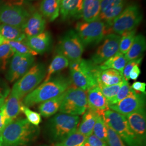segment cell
<instances>
[{
	"instance_id": "obj_37",
	"label": "cell",
	"mask_w": 146,
	"mask_h": 146,
	"mask_svg": "<svg viewBox=\"0 0 146 146\" xmlns=\"http://www.w3.org/2000/svg\"><path fill=\"white\" fill-rule=\"evenodd\" d=\"M21 111L26 115L27 120L33 125L38 126L41 122V117L39 113L30 110L28 107L22 104Z\"/></svg>"
},
{
	"instance_id": "obj_4",
	"label": "cell",
	"mask_w": 146,
	"mask_h": 146,
	"mask_svg": "<svg viewBox=\"0 0 146 146\" xmlns=\"http://www.w3.org/2000/svg\"><path fill=\"white\" fill-rule=\"evenodd\" d=\"M80 118L78 116L58 113L48 121L46 125V134L54 144L64 139L77 131Z\"/></svg>"
},
{
	"instance_id": "obj_42",
	"label": "cell",
	"mask_w": 146,
	"mask_h": 146,
	"mask_svg": "<svg viewBox=\"0 0 146 146\" xmlns=\"http://www.w3.org/2000/svg\"><path fill=\"white\" fill-rule=\"evenodd\" d=\"M85 142L88 143L91 146H108L106 142L100 140L93 134L86 137Z\"/></svg>"
},
{
	"instance_id": "obj_52",
	"label": "cell",
	"mask_w": 146,
	"mask_h": 146,
	"mask_svg": "<svg viewBox=\"0 0 146 146\" xmlns=\"http://www.w3.org/2000/svg\"><path fill=\"white\" fill-rule=\"evenodd\" d=\"M84 146V145H82V146Z\"/></svg>"
},
{
	"instance_id": "obj_14",
	"label": "cell",
	"mask_w": 146,
	"mask_h": 146,
	"mask_svg": "<svg viewBox=\"0 0 146 146\" xmlns=\"http://www.w3.org/2000/svg\"><path fill=\"white\" fill-rule=\"evenodd\" d=\"M35 61L34 56L14 54L11 58L6 77L11 82L22 78L31 68Z\"/></svg>"
},
{
	"instance_id": "obj_44",
	"label": "cell",
	"mask_w": 146,
	"mask_h": 146,
	"mask_svg": "<svg viewBox=\"0 0 146 146\" xmlns=\"http://www.w3.org/2000/svg\"><path fill=\"white\" fill-rule=\"evenodd\" d=\"M7 125V124L6 123V119L4 111V107L3 105L0 108V134Z\"/></svg>"
},
{
	"instance_id": "obj_15",
	"label": "cell",
	"mask_w": 146,
	"mask_h": 146,
	"mask_svg": "<svg viewBox=\"0 0 146 146\" xmlns=\"http://www.w3.org/2000/svg\"><path fill=\"white\" fill-rule=\"evenodd\" d=\"M131 131L142 146H146V116L145 108L125 115Z\"/></svg>"
},
{
	"instance_id": "obj_49",
	"label": "cell",
	"mask_w": 146,
	"mask_h": 146,
	"mask_svg": "<svg viewBox=\"0 0 146 146\" xmlns=\"http://www.w3.org/2000/svg\"><path fill=\"white\" fill-rule=\"evenodd\" d=\"M58 1L59 2H60V3H61V1H62V0H58Z\"/></svg>"
},
{
	"instance_id": "obj_51",
	"label": "cell",
	"mask_w": 146,
	"mask_h": 146,
	"mask_svg": "<svg viewBox=\"0 0 146 146\" xmlns=\"http://www.w3.org/2000/svg\"><path fill=\"white\" fill-rule=\"evenodd\" d=\"M29 1H34V0H29Z\"/></svg>"
},
{
	"instance_id": "obj_39",
	"label": "cell",
	"mask_w": 146,
	"mask_h": 146,
	"mask_svg": "<svg viewBox=\"0 0 146 146\" xmlns=\"http://www.w3.org/2000/svg\"><path fill=\"white\" fill-rule=\"evenodd\" d=\"M123 81L120 83L110 86H99L101 89L103 95L104 97L107 100L110 99L114 97L116 94L117 93L118 91L119 90L120 87H121L122 84H123Z\"/></svg>"
},
{
	"instance_id": "obj_23",
	"label": "cell",
	"mask_w": 146,
	"mask_h": 146,
	"mask_svg": "<svg viewBox=\"0 0 146 146\" xmlns=\"http://www.w3.org/2000/svg\"><path fill=\"white\" fill-rule=\"evenodd\" d=\"M60 3L58 0H42L40 5V13L50 22L55 20L60 15Z\"/></svg>"
},
{
	"instance_id": "obj_31",
	"label": "cell",
	"mask_w": 146,
	"mask_h": 146,
	"mask_svg": "<svg viewBox=\"0 0 146 146\" xmlns=\"http://www.w3.org/2000/svg\"><path fill=\"white\" fill-rule=\"evenodd\" d=\"M86 139L85 136L76 131L62 141L55 143L54 146H81Z\"/></svg>"
},
{
	"instance_id": "obj_9",
	"label": "cell",
	"mask_w": 146,
	"mask_h": 146,
	"mask_svg": "<svg viewBox=\"0 0 146 146\" xmlns=\"http://www.w3.org/2000/svg\"><path fill=\"white\" fill-rule=\"evenodd\" d=\"M88 108L86 91L78 88H69L64 94L60 106V113L68 115H82Z\"/></svg>"
},
{
	"instance_id": "obj_28",
	"label": "cell",
	"mask_w": 146,
	"mask_h": 146,
	"mask_svg": "<svg viewBox=\"0 0 146 146\" xmlns=\"http://www.w3.org/2000/svg\"><path fill=\"white\" fill-rule=\"evenodd\" d=\"M127 63L125 55L118 52L114 56L99 65V67L101 70L108 69H114L122 74Z\"/></svg>"
},
{
	"instance_id": "obj_19",
	"label": "cell",
	"mask_w": 146,
	"mask_h": 146,
	"mask_svg": "<svg viewBox=\"0 0 146 146\" xmlns=\"http://www.w3.org/2000/svg\"><path fill=\"white\" fill-rule=\"evenodd\" d=\"M83 0H62L60 14L63 21L81 17Z\"/></svg>"
},
{
	"instance_id": "obj_24",
	"label": "cell",
	"mask_w": 146,
	"mask_h": 146,
	"mask_svg": "<svg viewBox=\"0 0 146 146\" xmlns=\"http://www.w3.org/2000/svg\"><path fill=\"white\" fill-rule=\"evenodd\" d=\"M146 40L143 35H136L128 51L125 54L127 62L141 58L146 50Z\"/></svg>"
},
{
	"instance_id": "obj_25",
	"label": "cell",
	"mask_w": 146,
	"mask_h": 146,
	"mask_svg": "<svg viewBox=\"0 0 146 146\" xmlns=\"http://www.w3.org/2000/svg\"><path fill=\"white\" fill-rule=\"evenodd\" d=\"M123 80L122 74L112 69L100 70L98 78V86H110L119 84Z\"/></svg>"
},
{
	"instance_id": "obj_16",
	"label": "cell",
	"mask_w": 146,
	"mask_h": 146,
	"mask_svg": "<svg viewBox=\"0 0 146 146\" xmlns=\"http://www.w3.org/2000/svg\"><path fill=\"white\" fill-rule=\"evenodd\" d=\"M88 108L99 115H103L105 111L109 110L106 98L99 86H95L87 92Z\"/></svg>"
},
{
	"instance_id": "obj_32",
	"label": "cell",
	"mask_w": 146,
	"mask_h": 146,
	"mask_svg": "<svg viewBox=\"0 0 146 146\" xmlns=\"http://www.w3.org/2000/svg\"><path fill=\"white\" fill-rule=\"evenodd\" d=\"M9 45L14 54L20 55H31L32 56H36L37 53L33 50L25 41H5V42Z\"/></svg>"
},
{
	"instance_id": "obj_3",
	"label": "cell",
	"mask_w": 146,
	"mask_h": 146,
	"mask_svg": "<svg viewBox=\"0 0 146 146\" xmlns=\"http://www.w3.org/2000/svg\"><path fill=\"white\" fill-rule=\"evenodd\" d=\"M69 66L70 78L75 88L88 91L98 85V78L101 70L99 65L90 60L81 58L78 61H70Z\"/></svg>"
},
{
	"instance_id": "obj_18",
	"label": "cell",
	"mask_w": 146,
	"mask_h": 146,
	"mask_svg": "<svg viewBox=\"0 0 146 146\" xmlns=\"http://www.w3.org/2000/svg\"><path fill=\"white\" fill-rule=\"evenodd\" d=\"M52 41V36L50 33L43 31L36 36L27 37L24 41L37 54H42L46 52L49 49Z\"/></svg>"
},
{
	"instance_id": "obj_48",
	"label": "cell",
	"mask_w": 146,
	"mask_h": 146,
	"mask_svg": "<svg viewBox=\"0 0 146 146\" xmlns=\"http://www.w3.org/2000/svg\"><path fill=\"white\" fill-rule=\"evenodd\" d=\"M83 145H84V146H91L89 145V144L88 143H87V142H85V141H84V142Z\"/></svg>"
},
{
	"instance_id": "obj_40",
	"label": "cell",
	"mask_w": 146,
	"mask_h": 146,
	"mask_svg": "<svg viewBox=\"0 0 146 146\" xmlns=\"http://www.w3.org/2000/svg\"><path fill=\"white\" fill-rule=\"evenodd\" d=\"M127 0H101L100 13H102L110 8L117 7L122 4L127 3Z\"/></svg>"
},
{
	"instance_id": "obj_29",
	"label": "cell",
	"mask_w": 146,
	"mask_h": 146,
	"mask_svg": "<svg viewBox=\"0 0 146 146\" xmlns=\"http://www.w3.org/2000/svg\"><path fill=\"white\" fill-rule=\"evenodd\" d=\"M69 61L62 55L57 54L53 58L47 69L43 82H46L52 77V75L69 66Z\"/></svg>"
},
{
	"instance_id": "obj_2",
	"label": "cell",
	"mask_w": 146,
	"mask_h": 146,
	"mask_svg": "<svg viewBox=\"0 0 146 146\" xmlns=\"http://www.w3.org/2000/svg\"><path fill=\"white\" fill-rule=\"evenodd\" d=\"M70 78L63 75L51 78L27 94L22 104L29 107L43 102L64 93L72 86Z\"/></svg>"
},
{
	"instance_id": "obj_11",
	"label": "cell",
	"mask_w": 146,
	"mask_h": 146,
	"mask_svg": "<svg viewBox=\"0 0 146 146\" xmlns=\"http://www.w3.org/2000/svg\"><path fill=\"white\" fill-rule=\"evenodd\" d=\"M84 46L75 31H67L60 40L56 52L62 55L70 61H76L82 58Z\"/></svg>"
},
{
	"instance_id": "obj_1",
	"label": "cell",
	"mask_w": 146,
	"mask_h": 146,
	"mask_svg": "<svg viewBox=\"0 0 146 146\" xmlns=\"http://www.w3.org/2000/svg\"><path fill=\"white\" fill-rule=\"evenodd\" d=\"M40 134L38 126L27 119L13 121L0 134V146H27L35 141Z\"/></svg>"
},
{
	"instance_id": "obj_41",
	"label": "cell",
	"mask_w": 146,
	"mask_h": 146,
	"mask_svg": "<svg viewBox=\"0 0 146 146\" xmlns=\"http://www.w3.org/2000/svg\"><path fill=\"white\" fill-rule=\"evenodd\" d=\"M142 58H143L142 57H141V58L133 60L127 62L122 73V76H123V79H125L127 81L129 80V74L132 68L135 65H139L142 61Z\"/></svg>"
},
{
	"instance_id": "obj_13",
	"label": "cell",
	"mask_w": 146,
	"mask_h": 146,
	"mask_svg": "<svg viewBox=\"0 0 146 146\" xmlns=\"http://www.w3.org/2000/svg\"><path fill=\"white\" fill-rule=\"evenodd\" d=\"M121 35L111 33L104 37L103 42L92 56L90 61L100 65L119 52Z\"/></svg>"
},
{
	"instance_id": "obj_20",
	"label": "cell",
	"mask_w": 146,
	"mask_h": 146,
	"mask_svg": "<svg viewBox=\"0 0 146 146\" xmlns=\"http://www.w3.org/2000/svg\"><path fill=\"white\" fill-rule=\"evenodd\" d=\"M22 104L21 99L15 95L11 93L9 95L8 99L5 100L3 107L7 125L13 121L15 120L17 116L19 115L21 111Z\"/></svg>"
},
{
	"instance_id": "obj_17",
	"label": "cell",
	"mask_w": 146,
	"mask_h": 146,
	"mask_svg": "<svg viewBox=\"0 0 146 146\" xmlns=\"http://www.w3.org/2000/svg\"><path fill=\"white\" fill-rule=\"evenodd\" d=\"M46 25V19L40 13L35 11L31 13L22 29L26 37L34 36L44 31Z\"/></svg>"
},
{
	"instance_id": "obj_43",
	"label": "cell",
	"mask_w": 146,
	"mask_h": 146,
	"mask_svg": "<svg viewBox=\"0 0 146 146\" xmlns=\"http://www.w3.org/2000/svg\"><path fill=\"white\" fill-rule=\"evenodd\" d=\"M146 83L137 81L132 84L131 88L137 92H140L141 93L146 94Z\"/></svg>"
},
{
	"instance_id": "obj_7",
	"label": "cell",
	"mask_w": 146,
	"mask_h": 146,
	"mask_svg": "<svg viewBox=\"0 0 146 146\" xmlns=\"http://www.w3.org/2000/svg\"><path fill=\"white\" fill-rule=\"evenodd\" d=\"M0 4V22L22 28L31 13L23 5L25 0H11Z\"/></svg>"
},
{
	"instance_id": "obj_12",
	"label": "cell",
	"mask_w": 146,
	"mask_h": 146,
	"mask_svg": "<svg viewBox=\"0 0 146 146\" xmlns=\"http://www.w3.org/2000/svg\"><path fill=\"white\" fill-rule=\"evenodd\" d=\"M146 94L137 92L131 88L128 95L116 104L109 106V110L123 115H127L145 108Z\"/></svg>"
},
{
	"instance_id": "obj_27",
	"label": "cell",
	"mask_w": 146,
	"mask_h": 146,
	"mask_svg": "<svg viewBox=\"0 0 146 146\" xmlns=\"http://www.w3.org/2000/svg\"><path fill=\"white\" fill-rule=\"evenodd\" d=\"M0 34L5 41H24L27 37L21 28L2 23L0 25Z\"/></svg>"
},
{
	"instance_id": "obj_21",
	"label": "cell",
	"mask_w": 146,
	"mask_h": 146,
	"mask_svg": "<svg viewBox=\"0 0 146 146\" xmlns=\"http://www.w3.org/2000/svg\"><path fill=\"white\" fill-rule=\"evenodd\" d=\"M101 0H83L81 17L85 22L98 20L101 11Z\"/></svg>"
},
{
	"instance_id": "obj_5",
	"label": "cell",
	"mask_w": 146,
	"mask_h": 146,
	"mask_svg": "<svg viewBox=\"0 0 146 146\" xmlns=\"http://www.w3.org/2000/svg\"><path fill=\"white\" fill-rule=\"evenodd\" d=\"M75 31L84 47L96 45L106 35L113 33L111 28L99 19L90 22H78L75 26Z\"/></svg>"
},
{
	"instance_id": "obj_26",
	"label": "cell",
	"mask_w": 146,
	"mask_h": 146,
	"mask_svg": "<svg viewBox=\"0 0 146 146\" xmlns=\"http://www.w3.org/2000/svg\"><path fill=\"white\" fill-rule=\"evenodd\" d=\"M64 93L41 103L38 107V111L40 115L44 117H48L55 114L59 110L60 106L62 103Z\"/></svg>"
},
{
	"instance_id": "obj_35",
	"label": "cell",
	"mask_w": 146,
	"mask_h": 146,
	"mask_svg": "<svg viewBox=\"0 0 146 146\" xmlns=\"http://www.w3.org/2000/svg\"><path fill=\"white\" fill-rule=\"evenodd\" d=\"M14 54V52L7 43L4 42L0 46V70L5 69L9 60Z\"/></svg>"
},
{
	"instance_id": "obj_10",
	"label": "cell",
	"mask_w": 146,
	"mask_h": 146,
	"mask_svg": "<svg viewBox=\"0 0 146 146\" xmlns=\"http://www.w3.org/2000/svg\"><path fill=\"white\" fill-rule=\"evenodd\" d=\"M142 19L143 15L139 5L131 4L126 6L113 22L111 26L112 33L121 35L125 32L134 30Z\"/></svg>"
},
{
	"instance_id": "obj_38",
	"label": "cell",
	"mask_w": 146,
	"mask_h": 146,
	"mask_svg": "<svg viewBox=\"0 0 146 146\" xmlns=\"http://www.w3.org/2000/svg\"><path fill=\"white\" fill-rule=\"evenodd\" d=\"M108 146H126L120 136L114 130L107 125V142Z\"/></svg>"
},
{
	"instance_id": "obj_33",
	"label": "cell",
	"mask_w": 146,
	"mask_h": 146,
	"mask_svg": "<svg viewBox=\"0 0 146 146\" xmlns=\"http://www.w3.org/2000/svg\"><path fill=\"white\" fill-rule=\"evenodd\" d=\"M93 133V134L107 143V125L105 122L103 115L98 116L94 126Z\"/></svg>"
},
{
	"instance_id": "obj_8",
	"label": "cell",
	"mask_w": 146,
	"mask_h": 146,
	"mask_svg": "<svg viewBox=\"0 0 146 146\" xmlns=\"http://www.w3.org/2000/svg\"><path fill=\"white\" fill-rule=\"evenodd\" d=\"M107 125L120 136L126 146H142L131 131L125 115L108 110L103 113Z\"/></svg>"
},
{
	"instance_id": "obj_46",
	"label": "cell",
	"mask_w": 146,
	"mask_h": 146,
	"mask_svg": "<svg viewBox=\"0 0 146 146\" xmlns=\"http://www.w3.org/2000/svg\"><path fill=\"white\" fill-rule=\"evenodd\" d=\"M9 92H6L5 94H2L1 93H0V108H1V107L5 104V100L6 98L7 97V96L9 94Z\"/></svg>"
},
{
	"instance_id": "obj_45",
	"label": "cell",
	"mask_w": 146,
	"mask_h": 146,
	"mask_svg": "<svg viewBox=\"0 0 146 146\" xmlns=\"http://www.w3.org/2000/svg\"><path fill=\"white\" fill-rule=\"evenodd\" d=\"M141 74V70L139 68V65H135L134 66L129 74V80H136L139 78Z\"/></svg>"
},
{
	"instance_id": "obj_36",
	"label": "cell",
	"mask_w": 146,
	"mask_h": 146,
	"mask_svg": "<svg viewBox=\"0 0 146 146\" xmlns=\"http://www.w3.org/2000/svg\"><path fill=\"white\" fill-rule=\"evenodd\" d=\"M131 88V87L128 83V82L125 80V79H123V84H122L121 87H120V89L118 91L117 93L113 98L107 100L108 106H109L111 105L116 104L121 101V100L125 99V97L128 95Z\"/></svg>"
},
{
	"instance_id": "obj_22",
	"label": "cell",
	"mask_w": 146,
	"mask_h": 146,
	"mask_svg": "<svg viewBox=\"0 0 146 146\" xmlns=\"http://www.w3.org/2000/svg\"><path fill=\"white\" fill-rule=\"evenodd\" d=\"M99 115L98 113L88 108L84 114L82 120L78 127L77 131L86 137L92 134L95 123Z\"/></svg>"
},
{
	"instance_id": "obj_47",
	"label": "cell",
	"mask_w": 146,
	"mask_h": 146,
	"mask_svg": "<svg viewBox=\"0 0 146 146\" xmlns=\"http://www.w3.org/2000/svg\"><path fill=\"white\" fill-rule=\"evenodd\" d=\"M5 41V40L4 39V38L1 35V34H0V46H1V44H2L4 43Z\"/></svg>"
},
{
	"instance_id": "obj_34",
	"label": "cell",
	"mask_w": 146,
	"mask_h": 146,
	"mask_svg": "<svg viewBox=\"0 0 146 146\" xmlns=\"http://www.w3.org/2000/svg\"><path fill=\"white\" fill-rule=\"evenodd\" d=\"M135 29L127 31L121 35L119 52L125 54L131 47L136 36Z\"/></svg>"
},
{
	"instance_id": "obj_6",
	"label": "cell",
	"mask_w": 146,
	"mask_h": 146,
	"mask_svg": "<svg viewBox=\"0 0 146 146\" xmlns=\"http://www.w3.org/2000/svg\"><path fill=\"white\" fill-rule=\"evenodd\" d=\"M47 70L44 64L38 63L31 68L14 84L11 93L23 99L27 94L36 88L45 78Z\"/></svg>"
},
{
	"instance_id": "obj_50",
	"label": "cell",
	"mask_w": 146,
	"mask_h": 146,
	"mask_svg": "<svg viewBox=\"0 0 146 146\" xmlns=\"http://www.w3.org/2000/svg\"><path fill=\"white\" fill-rule=\"evenodd\" d=\"M48 146V145H41V146Z\"/></svg>"
},
{
	"instance_id": "obj_30",
	"label": "cell",
	"mask_w": 146,
	"mask_h": 146,
	"mask_svg": "<svg viewBox=\"0 0 146 146\" xmlns=\"http://www.w3.org/2000/svg\"><path fill=\"white\" fill-rule=\"evenodd\" d=\"M126 5L127 3L122 4L117 7L110 8L102 13H100L98 19L104 22L108 26L111 28L113 22L123 11L126 7Z\"/></svg>"
}]
</instances>
